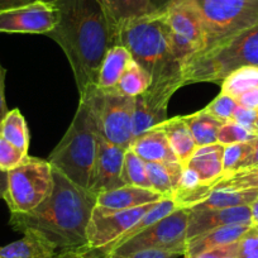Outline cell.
<instances>
[{
    "label": "cell",
    "instance_id": "6",
    "mask_svg": "<svg viewBox=\"0 0 258 258\" xmlns=\"http://www.w3.org/2000/svg\"><path fill=\"white\" fill-rule=\"evenodd\" d=\"M80 98L85 99L90 105L101 137L124 150L131 148L135 141V98L115 88L104 90L99 86H90Z\"/></svg>",
    "mask_w": 258,
    "mask_h": 258
},
{
    "label": "cell",
    "instance_id": "29",
    "mask_svg": "<svg viewBox=\"0 0 258 258\" xmlns=\"http://www.w3.org/2000/svg\"><path fill=\"white\" fill-rule=\"evenodd\" d=\"M150 85V75L143 70L141 64H138L135 59H132L129 62L125 73L123 74L115 89H118L120 93L125 94V95L136 98V96L146 93Z\"/></svg>",
    "mask_w": 258,
    "mask_h": 258
},
{
    "label": "cell",
    "instance_id": "38",
    "mask_svg": "<svg viewBox=\"0 0 258 258\" xmlns=\"http://www.w3.org/2000/svg\"><path fill=\"white\" fill-rule=\"evenodd\" d=\"M257 119H258V110L254 109H248L244 106L238 105V108L235 109L234 114H233L232 120L235 121L239 125L244 126L245 129L253 132L254 135L258 136L257 131Z\"/></svg>",
    "mask_w": 258,
    "mask_h": 258
},
{
    "label": "cell",
    "instance_id": "8",
    "mask_svg": "<svg viewBox=\"0 0 258 258\" xmlns=\"http://www.w3.org/2000/svg\"><path fill=\"white\" fill-rule=\"evenodd\" d=\"M48 161L27 157L23 163L7 173L6 200L11 213H28L52 194L53 175Z\"/></svg>",
    "mask_w": 258,
    "mask_h": 258
},
{
    "label": "cell",
    "instance_id": "15",
    "mask_svg": "<svg viewBox=\"0 0 258 258\" xmlns=\"http://www.w3.org/2000/svg\"><path fill=\"white\" fill-rule=\"evenodd\" d=\"M165 199L155 190L138 186L124 185L114 190L98 194L96 207L104 210H126L157 203Z\"/></svg>",
    "mask_w": 258,
    "mask_h": 258
},
{
    "label": "cell",
    "instance_id": "13",
    "mask_svg": "<svg viewBox=\"0 0 258 258\" xmlns=\"http://www.w3.org/2000/svg\"><path fill=\"white\" fill-rule=\"evenodd\" d=\"M232 224H252L249 205L224 209H188L186 242L219 227Z\"/></svg>",
    "mask_w": 258,
    "mask_h": 258
},
{
    "label": "cell",
    "instance_id": "22",
    "mask_svg": "<svg viewBox=\"0 0 258 258\" xmlns=\"http://www.w3.org/2000/svg\"><path fill=\"white\" fill-rule=\"evenodd\" d=\"M152 190L163 198H171L180 182L183 166L180 162H146Z\"/></svg>",
    "mask_w": 258,
    "mask_h": 258
},
{
    "label": "cell",
    "instance_id": "5",
    "mask_svg": "<svg viewBox=\"0 0 258 258\" xmlns=\"http://www.w3.org/2000/svg\"><path fill=\"white\" fill-rule=\"evenodd\" d=\"M244 66L258 68V24L191 57L182 68L183 85L220 84L230 73Z\"/></svg>",
    "mask_w": 258,
    "mask_h": 258
},
{
    "label": "cell",
    "instance_id": "21",
    "mask_svg": "<svg viewBox=\"0 0 258 258\" xmlns=\"http://www.w3.org/2000/svg\"><path fill=\"white\" fill-rule=\"evenodd\" d=\"M132 54L125 47L114 46L106 52L100 71H99L98 86L104 90L114 89L125 73L129 62L132 61Z\"/></svg>",
    "mask_w": 258,
    "mask_h": 258
},
{
    "label": "cell",
    "instance_id": "2",
    "mask_svg": "<svg viewBox=\"0 0 258 258\" xmlns=\"http://www.w3.org/2000/svg\"><path fill=\"white\" fill-rule=\"evenodd\" d=\"M118 44L150 75V88L140 95L146 110L158 121L167 119V106L173 94L183 86L182 64L173 56L171 29L165 12L148 14L123 23Z\"/></svg>",
    "mask_w": 258,
    "mask_h": 258
},
{
    "label": "cell",
    "instance_id": "11",
    "mask_svg": "<svg viewBox=\"0 0 258 258\" xmlns=\"http://www.w3.org/2000/svg\"><path fill=\"white\" fill-rule=\"evenodd\" d=\"M156 203L126 210H104L94 208L86 229V248L98 258H105L114 243L136 224Z\"/></svg>",
    "mask_w": 258,
    "mask_h": 258
},
{
    "label": "cell",
    "instance_id": "30",
    "mask_svg": "<svg viewBox=\"0 0 258 258\" xmlns=\"http://www.w3.org/2000/svg\"><path fill=\"white\" fill-rule=\"evenodd\" d=\"M121 181H123L124 185L138 186V187L152 190V186H151L150 178L147 175L146 162L131 148L125 150V153H124Z\"/></svg>",
    "mask_w": 258,
    "mask_h": 258
},
{
    "label": "cell",
    "instance_id": "19",
    "mask_svg": "<svg viewBox=\"0 0 258 258\" xmlns=\"http://www.w3.org/2000/svg\"><path fill=\"white\" fill-rule=\"evenodd\" d=\"M56 245L36 232L23 233V237L0 247V258H52Z\"/></svg>",
    "mask_w": 258,
    "mask_h": 258
},
{
    "label": "cell",
    "instance_id": "34",
    "mask_svg": "<svg viewBox=\"0 0 258 258\" xmlns=\"http://www.w3.org/2000/svg\"><path fill=\"white\" fill-rule=\"evenodd\" d=\"M239 104L237 103L233 96L227 95L224 93H220L209 105L205 108V110L209 111L212 115H214L215 118L219 119L223 123H227L230 121L233 118V114H234L235 109L238 108Z\"/></svg>",
    "mask_w": 258,
    "mask_h": 258
},
{
    "label": "cell",
    "instance_id": "43",
    "mask_svg": "<svg viewBox=\"0 0 258 258\" xmlns=\"http://www.w3.org/2000/svg\"><path fill=\"white\" fill-rule=\"evenodd\" d=\"M255 166H258V137H255L252 141V148H250V152L248 155L247 160H245L244 165H243L242 170L255 167Z\"/></svg>",
    "mask_w": 258,
    "mask_h": 258
},
{
    "label": "cell",
    "instance_id": "26",
    "mask_svg": "<svg viewBox=\"0 0 258 258\" xmlns=\"http://www.w3.org/2000/svg\"><path fill=\"white\" fill-rule=\"evenodd\" d=\"M0 136L8 141L18 150L28 155L29 131L26 118L18 108L8 111L4 120L0 124Z\"/></svg>",
    "mask_w": 258,
    "mask_h": 258
},
{
    "label": "cell",
    "instance_id": "48",
    "mask_svg": "<svg viewBox=\"0 0 258 258\" xmlns=\"http://www.w3.org/2000/svg\"><path fill=\"white\" fill-rule=\"evenodd\" d=\"M37 2H42V3H47V4H56L58 0H37Z\"/></svg>",
    "mask_w": 258,
    "mask_h": 258
},
{
    "label": "cell",
    "instance_id": "4",
    "mask_svg": "<svg viewBox=\"0 0 258 258\" xmlns=\"http://www.w3.org/2000/svg\"><path fill=\"white\" fill-rule=\"evenodd\" d=\"M99 133L90 105L80 98L75 116L61 142L48 157V162L76 185L90 190L99 153Z\"/></svg>",
    "mask_w": 258,
    "mask_h": 258
},
{
    "label": "cell",
    "instance_id": "25",
    "mask_svg": "<svg viewBox=\"0 0 258 258\" xmlns=\"http://www.w3.org/2000/svg\"><path fill=\"white\" fill-rule=\"evenodd\" d=\"M104 4L118 33L120 26L125 22L158 13L148 0H104Z\"/></svg>",
    "mask_w": 258,
    "mask_h": 258
},
{
    "label": "cell",
    "instance_id": "14",
    "mask_svg": "<svg viewBox=\"0 0 258 258\" xmlns=\"http://www.w3.org/2000/svg\"><path fill=\"white\" fill-rule=\"evenodd\" d=\"M124 153V148L108 142L100 136L95 175L90 191L98 195L103 191L114 190L124 186L121 181Z\"/></svg>",
    "mask_w": 258,
    "mask_h": 258
},
{
    "label": "cell",
    "instance_id": "20",
    "mask_svg": "<svg viewBox=\"0 0 258 258\" xmlns=\"http://www.w3.org/2000/svg\"><path fill=\"white\" fill-rule=\"evenodd\" d=\"M157 126L165 133L178 162L185 167L192 153L198 148V146L192 135H191L190 128L183 120V116L166 119L163 123H161Z\"/></svg>",
    "mask_w": 258,
    "mask_h": 258
},
{
    "label": "cell",
    "instance_id": "35",
    "mask_svg": "<svg viewBox=\"0 0 258 258\" xmlns=\"http://www.w3.org/2000/svg\"><path fill=\"white\" fill-rule=\"evenodd\" d=\"M27 157L28 155L22 152L16 146L0 136V171L8 173L9 171L14 170L21 163H23Z\"/></svg>",
    "mask_w": 258,
    "mask_h": 258
},
{
    "label": "cell",
    "instance_id": "7",
    "mask_svg": "<svg viewBox=\"0 0 258 258\" xmlns=\"http://www.w3.org/2000/svg\"><path fill=\"white\" fill-rule=\"evenodd\" d=\"M191 2L199 11L204 24V51L258 24V0Z\"/></svg>",
    "mask_w": 258,
    "mask_h": 258
},
{
    "label": "cell",
    "instance_id": "45",
    "mask_svg": "<svg viewBox=\"0 0 258 258\" xmlns=\"http://www.w3.org/2000/svg\"><path fill=\"white\" fill-rule=\"evenodd\" d=\"M151 6L156 9V12H165L175 0H148Z\"/></svg>",
    "mask_w": 258,
    "mask_h": 258
},
{
    "label": "cell",
    "instance_id": "44",
    "mask_svg": "<svg viewBox=\"0 0 258 258\" xmlns=\"http://www.w3.org/2000/svg\"><path fill=\"white\" fill-rule=\"evenodd\" d=\"M34 2H37V0H0V12L28 6V4L34 3Z\"/></svg>",
    "mask_w": 258,
    "mask_h": 258
},
{
    "label": "cell",
    "instance_id": "9",
    "mask_svg": "<svg viewBox=\"0 0 258 258\" xmlns=\"http://www.w3.org/2000/svg\"><path fill=\"white\" fill-rule=\"evenodd\" d=\"M171 29L173 56L186 63L205 48V31L199 11L191 0H175L165 11Z\"/></svg>",
    "mask_w": 258,
    "mask_h": 258
},
{
    "label": "cell",
    "instance_id": "39",
    "mask_svg": "<svg viewBox=\"0 0 258 258\" xmlns=\"http://www.w3.org/2000/svg\"><path fill=\"white\" fill-rule=\"evenodd\" d=\"M234 244L235 243L229 245H224V247L215 248V249L208 250V252L202 253V254L197 255V257L194 258H237L234 253Z\"/></svg>",
    "mask_w": 258,
    "mask_h": 258
},
{
    "label": "cell",
    "instance_id": "27",
    "mask_svg": "<svg viewBox=\"0 0 258 258\" xmlns=\"http://www.w3.org/2000/svg\"><path fill=\"white\" fill-rule=\"evenodd\" d=\"M175 209H177V205H176V203L173 202L171 198H165V199H162V200H160V202L156 203V204L152 207V209L148 210V212L146 213V214L143 215V217L141 218V219L138 220V222L136 223L133 227L129 228V229L126 230V232L124 233V234L121 235V237L119 238L115 243H114L113 247H111L110 249H109V252L106 253L105 258L108 257V255L110 254V253L113 252L116 247H119L120 244H123L124 242L129 240L131 238L135 237V235L140 234L141 232H143L145 229H147L148 227H151L152 224H155L156 222H158V220H161L162 218H165L166 215L171 214V213H172Z\"/></svg>",
    "mask_w": 258,
    "mask_h": 258
},
{
    "label": "cell",
    "instance_id": "28",
    "mask_svg": "<svg viewBox=\"0 0 258 258\" xmlns=\"http://www.w3.org/2000/svg\"><path fill=\"white\" fill-rule=\"evenodd\" d=\"M222 93L237 99L240 94L258 88V68L244 66L230 73L222 81Z\"/></svg>",
    "mask_w": 258,
    "mask_h": 258
},
{
    "label": "cell",
    "instance_id": "3",
    "mask_svg": "<svg viewBox=\"0 0 258 258\" xmlns=\"http://www.w3.org/2000/svg\"><path fill=\"white\" fill-rule=\"evenodd\" d=\"M53 168V167H52ZM53 190L41 205L28 213H11L9 224L21 233L36 232L61 249L86 248V229L98 195L52 170Z\"/></svg>",
    "mask_w": 258,
    "mask_h": 258
},
{
    "label": "cell",
    "instance_id": "32",
    "mask_svg": "<svg viewBox=\"0 0 258 258\" xmlns=\"http://www.w3.org/2000/svg\"><path fill=\"white\" fill-rule=\"evenodd\" d=\"M214 187L235 188V190H248V188H257L258 190V166L238 172L232 173L222 177V180Z\"/></svg>",
    "mask_w": 258,
    "mask_h": 258
},
{
    "label": "cell",
    "instance_id": "42",
    "mask_svg": "<svg viewBox=\"0 0 258 258\" xmlns=\"http://www.w3.org/2000/svg\"><path fill=\"white\" fill-rule=\"evenodd\" d=\"M6 75L7 70L0 63V124L9 111L6 101Z\"/></svg>",
    "mask_w": 258,
    "mask_h": 258
},
{
    "label": "cell",
    "instance_id": "23",
    "mask_svg": "<svg viewBox=\"0 0 258 258\" xmlns=\"http://www.w3.org/2000/svg\"><path fill=\"white\" fill-rule=\"evenodd\" d=\"M257 199V188L235 190V188L227 187H213L212 192L202 203L192 208L195 209H224V208L250 205Z\"/></svg>",
    "mask_w": 258,
    "mask_h": 258
},
{
    "label": "cell",
    "instance_id": "16",
    "mask_svg": "<svg viewBox=\"0 0 258 258\" xmlns=\"http://www.w3.org/2000/svg\"><path fill=\"white\" fill-rule=\"evenodd\" d=\"M253 225L232 224L219 227L186 242L183 258H194L208 250L235 243Z\"/></svg>",
    "mask_w": 258,
    "mask_h": 258
},
{
    "label": "cell",
    "instance_id": "47",
    "mask_svg": "<svg viewBox=\"0 0 258 258\" xmlns=\"http://www.w3.org/2000/svg\"><path fill=\"white\" fill-rule=\"evenodd\" d=\"M7 172H3V171H0V199H3L4 192L7 190Z\"/></svg>",
    "mask_w": 258,
    "mask_h": 258
},
{
    "label": "cell",
    "instance_id": "24",
    "mask_svg": "<svg viewBox=\"0 0 258 258\" xmlns=\"http://www.w3.org/2000/svg\"><path fill=\"white\" fill-rule=\"evenodd\" d=\"M183 120L190 128L198 147L218 143V133L224 123L212 115L209 111L203 109L191 115L183 116Z\"/></svg>",
    "mask_w": 258,
    "mask_h": 258
},
{
    "label": "cell",
    "instance_id": "18",
    "mask_svg": "<svg viewBox=\"0 0 258 258\" xmlns=\"http://www.w3.org/2000/svg\"><path fill=\"white\" fill-rule=\"evenodd\" d=\"M131 150L145 162H178L165 133L158 126L136 137Z\"/></svg>",
    "mask_w": 258,
    "mask_h": 258
},
{
    "label": "cell",
    "instance_id": "10",
    "mask_svg": "<svg viewBox=\"0 0 258 258\" xmlns=\"http://www.w3.org/2000/svg\"><path fill=\"white\" fill-rule=\"evenodd\" d=\"M187 222L188 209L177 208L140 234L116 247L109 255L128 254L142 249H176L185 253Z\"/></svg>",
    "mask_w": 258,
    "mask_h": 258
},
{
    "label": "cell",
    "instance_id": "50",
    "mask_svg": "<svg viewBox=\"0 0 258 258\" xmlns=\"http://www.w3.org/2000/svg\"><path fill=\"white\" fill-rule=\"evenodd\" d=\"M257 131H258V119H257Z\"/></svg>",
    "mask_w": 258,
    "mask_h": 258
},
{
    "label": "cell",
    "instance_id": "12",
    "mask_svg": "<svg viewBox=\"0 0 258 258\" xmlns=\"http://www.w3.org/2000/svg\"><path fill=\"white\" fill-rule=\"evenodd\" d=\"M58 22L54 4L34 2L28 6L0 12V33L48 34Z\"/></svg>",
    "mask_w": 258,
    "mask_h": 258
},
{
    "label": "cell",
    "instance_id": "41",
    "mask_svg": "<svg viewBox=\"0 0 258 258\" xmlns=\"http://www.w3.org/2000/svg\"><path fill=\"white\" fill-rule=\"evenodd\" d=\"M235 100H237V103L239 104L240 106L258 110V88L252 89V90H248L245 91V93L240 94Z\"/></svg>",
    "mask_w": 258,
    "mask_h": 258
},
{
    "label": "cell",
    "instance_id": "40",
    "mask_svg": "<svg viewBox=\"0 0 258 258\" xmlns=\"http://www.w3.org/2000/svg\"><path fill=\"white\" fill-rule=\"evenodd\" d=\"M52 258H98L93 250L88 248L80 249H61L56 252Z\"/></svg>",
    "mask_w": 258,
    "mask_h": 258
},
{
    "label": "cell",
    "instance_id": "37",
    "mask_svg": "<svg viewBox=\"0 0 258 258\" xmlns=\"http://www.w3.org/2000/svg\"><path fill=\"white\" fill-rule=\"evenodd\" d=\"M185 253L176 249H142L128 254H111L106 258H178Z\"/></svg>",
    "mask_w": 258,
    "mask_h": 258
},
{
    "label": "cell",
    "instance_id": "36",
    "mask_svg": "<svg viewBox=\"0 0 258 258\" xmlns=\"http://www.w3.org/2000/svg\"><path fill=\"white\" fill-rule=\"evenodd\" d=\"M237 258H258V232L250 227L234 244Z\"/></svg>",
    "mask_w": 258,
    "mask_h": 258
},
{
    "label": "cell",
    "instance_id": "49",
    "mask_svg": "<svg viewBox=\"0 0 258 258\" xmlns=\"http://www.w3.org/2000/svg\"><path fill=\"white\" fill-rule=\"evenodd\" d=\"M253 227H254L255 230H257V232H258V225H253Z\"/></svg>",
    "mask_w": 258,
    "mask_h": 258
},
{
    "label": "cell",
    "instance_id": "33",
    "mask_svg": "<svg viewBox=\"0 0 258 258\" xmlns=\"http://www.w3.org/2000/svg\"><path fill=\"white\" fill-rule=\"evenodd\" d=\"M258 137L253 132L245 129L244 126L239 125L235 121H227L222 125L219 133H218V143L223 146L234 145V143H244L254 140Z\"/></svg>",
    "mask_w": 258,
    "mask_h": 258
},
{
    "label": "cell",
    "instance_id": "31",
    "mask_svg": "<svg viewBox=\"0 0 258 258\" xmlns=\"http://www.w3.org/2000/svg\"><path fill=\"white\" fill-rule=\"evenodd\" d=\"M252 141L244 143H234V145L224 146L222 177L232 175V173H235L242 170L243 165H244L245 160H247L248 155L250 152V148H252Z\"/></svg>",
    "mask_w": 258,
    "mask_h": 258
},
{
    "label": "cell",
    "instance_id": "46",
    "mask_svg": "<svg viewBox=\"0 0 258 258\" xmlns=\"http://www.w3.org/2000/svg\"><path fill=\"white\" fill-rule=\"evenodd\" d=\"M250 207V215H252V224L258 225V199L254 200Z\"/></svg>",
    "mask_w": 258,
    "mask_h": 258
},
{
    "label": "cell",
    "instance_id": "1",
    "mask_svg": "<svg viewBox=\"0 0 258 258\" xmlns=\"http://www.w3.org/2000/svg\"><path fill=\"white\" fill-rule=\"evenodd\" d=\"M58 22L46 34L62 48L73 69L79 93L98 86L106 52L118 44V29L104 0H58Z\"/></svg>",
    "mask_w": 258,
    "mask_h": 258
},
{
    "label": "cell",
    "instance_id": "17",
    "mask_svg": "<svg viewBox=\"0 0 258 258\" xmlns=\"http://www.w3.org/2000/svg\"><path fill=\"white\" fill-rule=\"evenodd\" d=\"M224 146L220 143L198 147L185 167L191 168L204 185L215 186L223 176Z\"/></svg>",
    "mask_w": 258,
    "mask_h": 258
}]
</instances>
